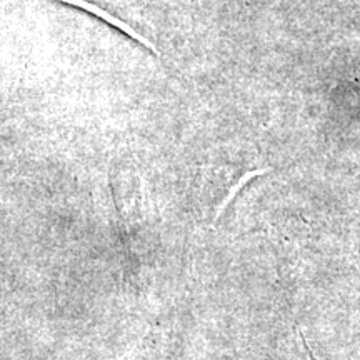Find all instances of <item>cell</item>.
<instances>
[{
	"instance_id": "obj_1",
	"label": "cell",
	"mask_w": 360,
	"mask_h": 360,
	"mask_svg": "<svg viewBox=\"0 0 360 360\" xmlns=\"http://www.w3.org/2000/svg\"><path fill=\"white\" fill-rule=\"evenodd\" d=\"M58 2H65V4H70V6H77V7H80V8H85V11L92 12L94 15L101 17V19L105 20L107 24H110V25H115L117 29H120V30H122V32L129 34L130 37L135 39V40H139V42H142L143 45H146L147 49H150L152 52H155V53H157V47H155L154 44H152V42H148V40L143 39L142 35H139L137 32H134V30L130 29V27H129L127 24H124L122 20H119V19H117L115 15H110V13L103 11V8H98V7L94 6V4H90V2H85V0H58Z\"/></svg>"
}]
</instances>
